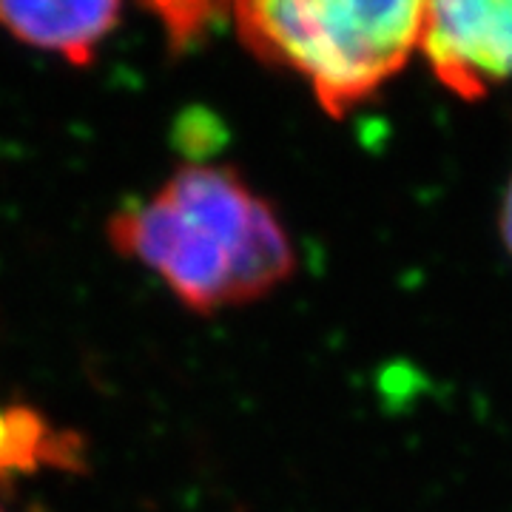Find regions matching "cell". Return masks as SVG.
<instances>
[{"mask_svg":"<svg viewBox=\"0 0 512 512\" xmlns=\"http://www.w3.org/2000/svg\"><path fill=\"white\" fill-rule=\"evenodd\" d=\"M109 237L197 313L254 302L296 265L274 208L228 165H180L163 188L111 217Z\"/></svg>","mask_w":512,"mask_h":512,"instance_id":"6da1fadb","label":"cell"},{"mask_svg":"<svg viewBox=\"0 0 512 512\" xmlns=\"http://www.w3.org/2000/svg\"><path fill=\"white\" fill-rule=\"evenodd\" d=\"M421 0H254L234 6L239 40L291 69L325 114L342 117L421 52Z\"/></svg>","mask_w":512,"mask_h":512,"instance_id":"7a4b0ae2","label":"cell"},{"mask_svg":"<svg viewBox=\"0 0 512 512\" xmlns=\"http://www.w3.org/2000/svg\"><path fill=\"white\" fill-rule=\"evenodd\" d=\"M421 55L458 97H481L512 80V0L427 3Z\"/></svg>","mask_w":512,"mask_h":512,"instance_id":"3957f363","label":"cell"},{"mask_svg":"<svg viewBox=\"0 0 512 512\" xmlns=\"http://www.w3.org/2000/svg\"><path fill=\"white\" fill-rule=\"evenodd\" d=\"M120 3L74 0V3H0V29L40 52L72 66H89L100 43L117 29Z\"/></svg>","mask_w":512,"mask_h":512,"instance_id":"277c9868","label":"cell"},{"mask_svg":"<svg viewBox=\"0 0 512 512\" xmlns=\"http://www.w3.org/2000/svg\"><path fill=\"white\" fill-rule=\"evenodd\" d=\"M80 458L77 436L55 430L32 407L0 404V478L26 476L43 467L74 470Z\"/></svg>","mask_w":512,"mask_h":512,"instance_id":"5b68a950","label":"cell"},{"mask_svg":"<svg viewBox=\"0 0 512 512\" xmlns=\"http://www.w3.org/2000/svg\"><path fill=\"white\" fill-rule=\"evenodd\" d=\"M157 18H163L165 32L174 46H185L191 37H197L208 23V15L217 12V6H202V3H165L154 6Z\"/></svg>","mask_w":512,"mask_h":512,"instance_id":"8992f818","label":"cell"},{"mask_svg":"<svg viewBox=\"0 0 512 512\" xmlns=\"http://www.w3.org/2000/svg\"><path fill=\"white\" fill-rule=\"evenodd\" d=\"M501 239H504V248L512 256V177L507 191H504V202H501Z\"/></svg>","mask_w":512,"mask_h":512,"instance_id":"52a82bcc","label":"cell"}]
</instances>
